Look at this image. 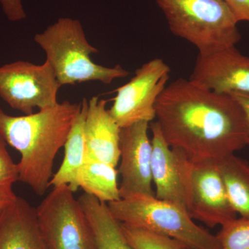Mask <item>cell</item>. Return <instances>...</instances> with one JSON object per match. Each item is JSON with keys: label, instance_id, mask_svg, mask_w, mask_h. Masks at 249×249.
Instances as JSON below:
<instances>
[{"label": "cell", "instance_id": "cell-22", "mask_svg": "<svg viewBox=\"0 0 249 249\" xmlns=\"http://www.w3.org/2000/svg\"><path fill=\"white\" fill-rule=\"evenodd\" d=\"M5 16L11 22L22 20L27 17L22 0H0Z\"/></svg>", "mask_w": 249, "mask_h": 249}, {"label": "cell", "instance_id": "cell-13", "mask_svg": "<svg viewBox=\"0 0 249 249\" xmlns=\"http://www.w3.org/2000/svg\"><path fill=\"white\" fill-rule=\"evenodd\" d=\"M107 101L93 96L88 101L85 124V162L117 166L120 160L121 127L106 109Z\"/></svg>", "mask_w": 249, "mask_h": 249}, {"label": "cell", "instance_id": "cell-8", "mask_svg": "<svg viewBox=\"0 0 249 249\" xmlns=\"http://www.w3.org/2000/svg\"><path fill=\"white\" fill-rule=\"evenodd\" d=\"M170 68L163 59L155 58L137 69L128 83L115 90L108 109L121 128L156 119L155 105L168 85Z\"/></svg>", "mask_w": 249, "mask_h": 249}, {"label": "cell", "instance_id": "cell-26", "mask_svg": "<svg viewBox=\"0 0 249 249\" xmlns=\"http://www.w3.org/2000/svg\"><path fill=\"white\" fill-rule=\"evenodd\" d=\"M192 249L189 248V247H186V249Z\"/></svg>", "mask_w": 249, "mask_h": 249}, {"label": "cell", "instance_id": "cell-1", "mask_svg": "<svg viewBox=\"0 0 249 249\" xmlns=\"http://www.w3.org/2000/svg\"><path fill=\"white\" fill-rule=\"evenodd\" d=\"M155 110L165 142L193 161L218 160L247 146L245 116L231 95L180 78L167 85Z\"/></svg>", "mask_w": 249, "mask_h": 249}, {"label": "cell", "instance_id": "cell-5", "mask_svg": "<svg viewBox=\"0 0 249 249\" xmlns=\"http://www.w3.org/2000/svg\"><path fill=\"white\" fill-rule=\"evenodd\" d=\"M107 204L124 225L168 236L192 249H219L217 236L196 224L181 208L155 196H129Z\"/></svg>", "mask_w": 249, "mask_h": 249}, {"label": "cell", "instance_id": "cell-17", "mask_svg": "<svg viewBox=\"0 0 249 249\" xmlns=\"http://www.w3.org/2000/svg\"><path fill=\"white\" fill-rule=\"evenodd\" d=\"M230 204L240 217L249 219V163L234 155L217 160Z\"/></svg>", "mask_w": 249, "mask_h": 249}, {"label": "cell", "instance_id": "cell-24", "mask_svg": "<svg viewBox=\"0 0 249 249\" xmlns=\"http://www.w3.org/2000/svg\"><path fill=\"white\" fill-rule=\"evenodd\" d=\"M17 197L13 191L12 186L0 187V215L16 201Z\"/></svg>", "mask_w": 249, "mask_h": 249}, {"label": "cell", "instance_id": "cell-23", "mask_svg": "<svg viewBox=\"0 0 249 249\" xmlns=\"http://www.w3.org/2000/svg\"><path fill=\"white\" fill-rule=\"evenodd\" d=\"M237 22H249V0H225Z\"/></svg>", "mask_w": 249, "mask_h": 249}, {"label": "cell", "instance_id": "cell-15", "mask_svg": "<svg viewBox=\"0 0 249 249\" xmlns=\"http://www.w3.org/2000/svg\"><path fill=\"white\" fill-rule=\"evenodd\" d=\"M91 228L93 249H134L106 203L84 193L78 199Z\"/></svg>", "mask_w": 249, "mask_h": 249}, {"label": "cell", "instance_id": "cell-12", "mask_svg": "<svg viewBox=\"0 0 249 249\" xmlns=\"http://www.w3.org/2000/svg\"><path fill=\"white\" fill-rule=\"evenodd\" d=\"M189 80L219 94L249 95V57L235 46L198 55Z\"/></svg>", "mask_w": 249, "mask_h": 249}, {"label": "cell", "instance_id": "cell-18", "mask_svg": "<svg viewBox=\"0 0 249 249\" xmlns=\"http://www.w3.org/2000/svg\"><path fill=\"white\" fill-rule=\"evenodd\" d=\"M116 167L99 161H86L77 175L78 188L102 202L121 199Z\"/></svg>", "mask_w": 249, "mask_h": 249}, {"label": "cell", "instance_id": "cell-2", "mask_svg": "<svg viewBox=\"0 0 249 249\" xmlns=\"http://www.w3.org/2000/svg\"><path fill=\"white\" fill-rule=\"evenodd\" d=\"M82 104L65 101L29 115H9L0 108V134L20 154L19 181L43 196L53 177V162L64 147Z\"/></svg>", "mask_w": 249, "mask_h": 249}, {"label": "cell", "instance_id": "cell-9", "mask_svg": "<svg viewBox=\"0 0 249 249\" xmlns=\"http://www.w3.org/2000/svg\"><path fill=\"white\" fill-rule=\"evenodd\" d=\"M187 211L193 219L210 228L222 226L237 218L228 198L217 160L193 161Z\"/></svg>", "mask_w": 249, "mask_h": 249}, {"label": "cell", "instance_id": "cell-11", "mask_svg": "<svg viewBox=\"0 0 249 249\" xmlns=\"http://www.w3.org/2000/svg\"><path fill=\"white\" fill-rule=\"evenodd\" d=\"M150 123L140 121L121 129V198L155 196L152 190V142L148 137Z\"/></svg>", "mask_w": 249, "mask_h": 249}, {"label": "cell", "instance_id": "cell-25", "mask_svg": "<svg viewBox=\"0 0 249 249\" xmlns=\"http://www.w3.org/2000/svg\"><path fill=\"white\" fill-rule=\"evenodd\" d=\"M237 101L245 116L247 126V145L249 146V95L235 93L231 95Z\"/></svg>", "mask_w": 249, "mask_h": 249}, {"label": "cell", "instance_id": "cell-16", "mask_svg": "<svg viewBox=\"0 0 249 249\" xmlns=\"http://www.w3.org/2000/svg\"><path fill=\"white\" fill-rule=\"evenodd\" d=\"M80 112L75 119L65 145V156L61 165L53 175L49 187L67 185L75 193L77 175L85 163V124L88 111V101L83 98Z\"/></svg>", "mask_w": 249, "mask_h": 249}, {"label": "cell", "instance_id": "cell-19", "mask_svg": "<svg viewBox=\"0 0 249 249\" xmlns=\"http://www.w3.org/2000/svg\"><path fill=\"white\" fill-rule=\"evenodd\" d=\"M121 224L126 240L134 249H185L188 247L168 236Z\"/></svg>", "mask_w": 249, "mask_h": 249}, {"label": "cell", "instance_id": "cell-6", "mask_svg": "<svg viewBox=\"0 0 249 249\" xmlns=\"http://www.w3.org/2000/svg\"><path fill=\"white\" fill-rule=\"evenodd\" d=\"M36 214L47 249H93L89 222L67 185L53 188Z\"/></svg>", "mask_w": 249, "mask_h": 249}, {"label": "cell", "instance_id": "cell-14", "mask_svg": "<svg viewBox=\"0 0 249 249\" xmlns=\"http://www.w3.org/2000/svg\"><path fill=\"white\" fill-rule=\"evenodd\" d=\"M0 249H47L36 209L21 197L0 215Z\"/></svg>", "mask_w": 249, "mask_h": 249}, {"label": "cell", "instance_id": "cell-3", "mask_svg": "<svg viewBox=\"0 0 249 249\" xmlns=\"http://www.w3.org/2000/svg\"><path fill=\"white\" fill-rule=\"evenodd\" d=\"M34 40L45 52L46 60L61 86L89 81L108 85L129 75L120 65L105 67L91 60V54L97 53L98 50L87 40L78 19L60 18L43 32L36 34Z\"/></svg>", "mask_w": 249, "mask_h": 249}, {"label": "cell", "instance_id": "cell-10", "mask_svg": "<svg viewBox=\"0 0 249 249\" xmlns=\"http://www.w3.org/2000/svg\"><path fill=\"white\" fill-rule=\"evenodd\" d=\"M152 133V176L155 196L187 211L193 160L186 152L165 142L157 121L150 123Z\"/></svg>", "mask_w": 249, "mask_h": 249}, {"label": "cell", "instance_id": "cell-20", "mask_svg": "<svg viewBox=\"0 0 249 249\" xmlns=\"http://www.w3.org/2000/svg\"><path fill=\"white\" fill-rule=\"evenodd\" d=\"M219 249H249V219L235 218L218 232Z\"/></svg>", "mask_w": 249, "mask_h": 249}, {"label": "cell", "instance_id": "cell-4", "mask_svg": "<svg viewBox=\"0 0 249 249\" xmlns=\"http://www.w3.org/2000/svg\"><path fill=\"white\" fill-rule=\"evenodd\" d=\"M174 35L206 55L234 47L242 39L225 0H155Z\"/></svg>", "mask_w": 249, "mask_h": 249}, {"label": "cell", "instance_id": "cell-21", "mask_svg": "<svg viewBox=\"0 0 249 249\" xmlns=\"http://www.w3.org/2000/svg\"><path fill=\"white\" fill-rule=\"evenodd\" d=\"M7 142L0 134V187L12 186L19 181V168L6 149Z\"/></svg>", "mask_w": 249, "mask_h": 249}, {"label": "cell", "instance_id": "cell-7", "mask_svg": "<svg viewBox=\"0 0 249 249\" xmlns=\"http://www.w3.org/2000/svg\"><path fill=\"white\" fill-rule=\"evenodd\" d=\"M61 87L47 60L41 65L19 60L0 67V96L25 115L55 106Z\"/></svg>", "mask_w": 249, "mask_h": 249}]
</instances>
